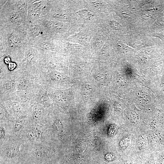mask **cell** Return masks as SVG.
I'll list each match as a JSON object with an SVG mask.
<instances>
[{"mask_svg":"<svg viewBox=\"0 0 164 164\" xmlns=\"http://www.w3.org/2000/svg\"><path fill=\"white\" fill-rule=\"evenodd\" d=\"M53 127L55 132L57 134L60 135L63 132V125L62 122L60 120H56L53 124Z\"/></svg>","mask_w":164,"mask_h":164,"instance_id":"obj_2","label":"cell"},{"mask_svg":"<svg viewBox=\"0 0 164 164\" xmlns=\"http://www.w3.org/2000/svg\"><path fill=\"white\" fill-rule=\"evenodd\" d=\"M111 25L114 29L116 30L121 29L122 27L119 23L114 21H113L111 22Z\"/></svg>","mask_w":164,"mask_h":164,"instance_id":"obj_8","label":"cell"},{"mask_svg":"<svg viewBox=\"0 0 164 164\" xmlns=\"http://www.w3.org/2000/svg\"><path fill=\"white\" fill-rule=\"evenodd\" d=\"M34 111L35 116L37 117L40 116L41 113V109L38 107L35 108Z\"/></svg>","mask_w":164,"mask_h":164,"instance_id":"obj_9","label":"cell"},{"mask_svg":"<svg viewBox=\"0 0 164 164\" xmlns=\"http://www.w3.org/2000/svg\"><path fill=\"white\" fill-rule=\"evenodd\" d=\"M25 121V119L21 118L18 120L16 122L15 126V130L16 131L19 130L23 126Z\"/></svg>","mask_w":164,"mask_h":164,"instance_id":"obj_5","label":"cell"},{"mask_svg":"<svg viewBox=\"0 0 164 164\" xmlns=\"http://www.w3.org/2000/svg\"><path fill=\"white\" fill-rule=\"evenodd\" d=\"M152 36L159 38L162 41L164 45V31L161 32L154 33L152 34Z\"/></svg>","mask_w":164,"mask_h":164,"instance_id":"obj_7","label":"cell"},{"mask_svg":"<svg viewBox=\"0 0 164 164\" xmlns=\"http://www.w3.org/2000/svg\"><path fill=\"white\" fill-rule=\"evenodd\" d=\"M5 133L4 129L2 128H0V137L1 138H3L5 136Z\"/></svg>","mask_w":164,"mask_h":164,"instance_id":"obj_10","label":"cell"},{"mask_svg":"<svg viewBox=\"0 0 164 164\" xmlns=\"http://www.w3.org/2000/svg\"><path fill=\"white\" fill-rule=\"evenodd\" d=\"M20 145H15L10 147L7 152V155L9 157L15 156L19 151Z\"/></svg>","mask_w":164,"mask_h":164,"instance_id":"obj_3","label":"cell"},{"mask_svg":"<svg viewBox=\"0 0 164 164\" xmlns=\"http://www.w3.org/2000/svg\"><path fill=\"white\" fill-rule=\"evenodd\" d=\"M28 135L31 138H36L40 137V133L38 130L32 129L29 132Z\"/></svg>","mask_w":164,"mask_h":164,"instance_id":"obj_4","label":"cell"},{"mask_svg":"<svg viewBox=\"0 0 164 164\" xmlns=\"http://www.w3.org/2000/svg\"><path fill=\"white\" fill-rule=\"evenodd\" d=\"M35 153L38 156L42 157H48L52 155V149L48 147H43L36 149Z\"/></svg>","mask_w":164,"mask_h":164,"instance_id":"obj_1","label":"cell"},{"mask_svg":"<svg viewBox=\"0 0 164 164\" xmlns=\"http://www.w3.org/2000/svg\"><path fill=\"white\" fill-rule=\"evenodd\" d=\"M6 89L9 91H12L15 88V84L13 81H9L6 84Z\"/></svg>","mask_w":164,"mask_h":164,"instance_id":"obj_6","label":"cell"}]
</instances>
